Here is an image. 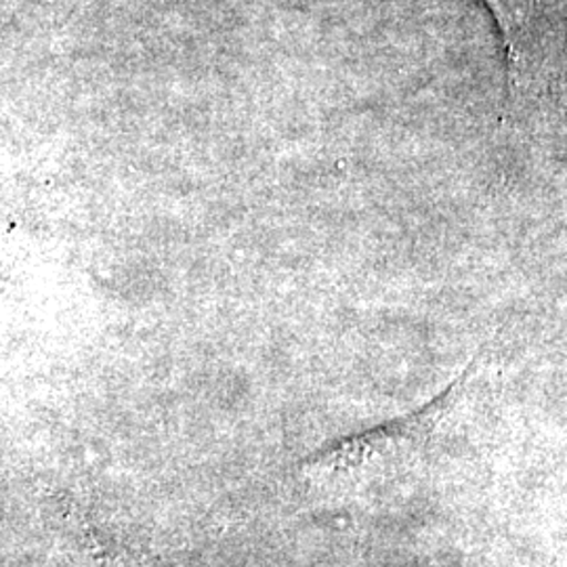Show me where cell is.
I'll return each mask as SVG.
<instances>
[{"label": "cell", "mask_w": 567, "mask_h": 567, "mask_svg": "<svg viewBox=\"0 0 567 567\" xmlns=\"http://www.w3.org/2000/svg\"><path fill=\"white\" fill-rule=\"evenodd\" d=\"M466 377L468 372L463 374L461 381L450 386L442 398H437L423 410L381 429L368 431L364 435L344 440L341 444L330 447L328 452L313 456L305 465V473L316 480H337L349 475H362L372 471L374 466H383L389 461L405 456L410 447L425 444L431 431L442 423L450 408L458 402Z\"/></svg>", "instance_id": "cell-1"}]
</instances>
